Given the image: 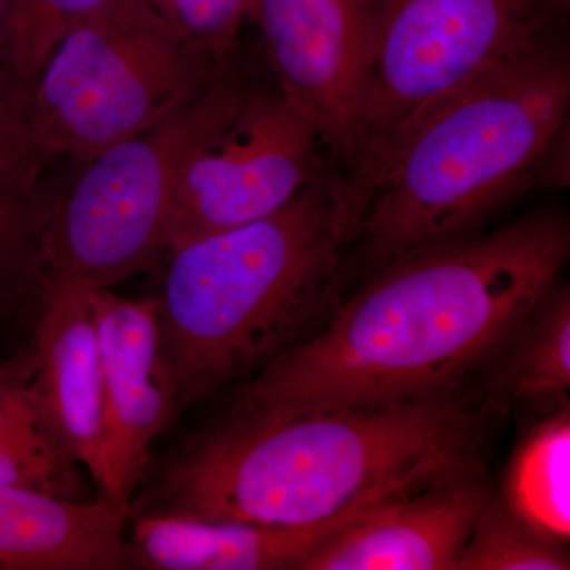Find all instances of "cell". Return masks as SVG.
I'll list each match as a JSON object with an SVG mask.
<instances>
[{"instance_id":"6da1fadb","label":"cell","mask_w":570,"mask_h":570,"mask_svg":"<svg viewBox=\"0 0 570 570\" xmlns=\"http://www.w3.org/2000/svg\"><path fill=\"white\" fill-rule=\"evenodd\" d=\"M569 254L568 219L546 212L400 258L243 381L232 407L288 417L456 392L560 281Z\"/></svg>"},{"instance_id":"7a4b0ae2","label":"cell","mask_w":570,"mask_h":570,"mask_svg":"<svg viewBox=\"0 0 570 570\" xmlns=\"http://www.w3.org/2000/svg\"><path fill=\"white\" fill-rule=\"evenodd\" d=\"M485 419L461 390L288 417L230 407L153 471L130 515L318 527L487 474Z\"/></svg>"},{"instance_id":"3957f363","label":"cell","mask_w":570,"mask_h":570,"mask_svg":"<svg viewBox=\"0 0 570 570\" xmlns=\"http://www.w3.org/2000/svg\"><path fill=\"white\" fill-rule=\"evenodd\" d=\"M569 110L554 29L439 105L371 197L352 243L358 275L478 235L530 190L568 184Z\"/></svg>"},{"instance_id":"277c9868","label":"cell","mask_w":570,"mask_h":570,"mask_svg":"<svg viewBox=\"0 0 570 570\" xmlns=\"http://www.w3.org/2000/svg\"><path fill=\"white\" fill-rule=\"evenodd\" d=\"M344 247L326 171L272 216L167 253L154 299L176 414L317 332L341 302Z\"/></svg>"},{"instance_id":"5b68a950","label":"cell","mask_w":570,"mask_h":570,"mask_svg":"<svg viewBox=\"0 0 570 570\" xmlns=\"http://www.w3.org/2000/svg\"><path fill=\"white\" fill-rule=\"evenodd\" d=\"M543 0H365V77L354 142L332 179L344 245L379 181L439 105L554 29Z\"/></svg>"},{"instance_id":"8992f818","label":"cell","mask_w":570,"mask_h":570,"mask_svg":"<svg viewBox=\"0 0 570 570\" xmlns=\"http://www.w3.org/2000/svg\"><path fill=\"white\" fill-rule=\"evenodd\" d=\"M224 66L145 0H112L62 37L33 80L24 104L33 149L78 167L151 127Z\"/></svg>"},{"instance_id":"52a82bcc","label":"cell","mask_w":570,"mask_h":570,"mask_svg":"<svg viewBox=\"0 0 570 570\" xmlns=\"http://www.w3.org/2000/svg\"><path fill=\"white\" fill-rule=\"evenodd\" d=\"M242 71L234 59L151 127L78 165L45 235L43 283L111 288L164 253L184 164L219 121Z\"/></svg>"},{"instance_id":"ba28073f","label":"cell","mask_w":570,"mask_h":570,"mask_svg":"<svg viewBox=\"0 0 570 570\" xmlns=\"http://www.w3.org/2000/svg\"><path fill=\"white\" fill-rule=\"evenodd\" d=\"M322 151L273 78L243 70L219 121L184 164L164 253L279 212L328 171Z\"/></svg>"},{"instance_id":"9c48e42d","label":"cell","mask_w":570,"mask_h":570,"mask_svg":"<svg viewBox=\"0 0 570 570\" xmlns=\"http://www.w3.org/2000/svg\"><path fill=\"white\" fill-rule=\"evenodd\" d=\"M269 77L305 116L330 178L346 167L365 77V0H249Z\"/></svg>"},{"instance_id":"30bf717a","label":"cell","mask_w":570,"mask_h":570,"mask_svg":"<svg viewBox=\"0 0 570 570\" xmlns=\"http://www.w3.org/2000/svg\"><path fill=\"white\" fill-rule=\"evenodd\" d=\"M102 362L107 436L96 480L99 499L129 510L151 466L154 439L176 415L160 356L156 299L92 291Z\"/></svg>"},{"instance_id":"8fae6325","label":"cell","mask_w":570,"mask_h":570,"mask_svg":"<svg viewBox=\"0 0 570 570\" xmlns=\"http://www.w3.org/2000/svg\"><path fill=\"white\" fill-rule=\"evenodd\" d=\"M491 498L479 474L389 499L330 535L296 570H455Z\"/></svg>"},{"instance_id":"7c38bea8","label":"cell","mask_w":570,"mask_h":570,"mask_svg":"<svg viewBox=\"0 0 570 570\" xmlns=\"http://www.w3.org/2000/svg\"><path fill=\"white\" fill-rule=\"evenodd\" d=\"M31 356L33 389L48 425L70 459L96 482L107 407L92 288L45 281Z\"/></svg>"},{"instance_id":"4fadbf2b","label":"cell","mask_w":570,"mask_h":570,"mask_svg":"<svg viewBox=\"0 0 570 570\" xmlns=\"http://www.w3.org/2000/svg\"><path fill=\"white\" fill-rule=\"evenodd\" d=\"M129 510L0 485V569H130Z\"/></svg>"},{"instance_id":"5bb4252c","label":"cell","mask_w":570,"mask_h":570,"mask_svg":"<svg viewBox=\"0 0 570 570\" xmlns=\"http://www.w3.org/2000/svg\"><path fill=\"white\" fill-rule=\"evenodd\" d=\"M373 508L311 528H268L157 513L130 515V569L296 570L324 540Z\"/></svg>"},{"instance_id":"9a60e30c","label":"cell","mask_w":570,"mask_h":570,"mask_svg":"<svg viewBox=\"0 0 570 570\" xmlns=\"http://www.w3.org/2000/svg\"><path fill=\"white\" fill-rule=\"evenodd\" d=\"M479 374H483L487 417L505 414L515 401L566 395L570 389L569 285L558 281Z\"/></svg>"},{"instance_id":"2e32d148","label":"cell","mask_w":570,"mask_h":570,"mask_svg":"<svg viewBox=\"0 0 570 570\" xmlns=\"http://www.w3.org/2000/svg\"><path fill=\"white\" fill-rule=\"evenodd\" d=\"M0 485L85 501L78 464L52 433L37 400L31 352L0 366Z\"/></svg>"},{"instance_id":"e0dca14e","label":"cell","mask_w":570,"mask_h":570,"mask_svg":"<svg viewBox=\"0 0 570 570\" xmlns=\"http://www.w3.org/2000/svg\"><path fill=\"white\" fill-rule=\"evenodd\" d=\"M530 530L557 546L570 539V414L532 428L513 453L499 499Z\"/></svg>"},{"instance_id":"ac0fdd59","label":"cell","mask_w":570,"mask_h":570,"mask_svg":"<svg viewBox=\"0 0 570 570\" xmlns=\"http://www.w3.org/2000/svg\"><path fill=\"white\" fill-rule=\"evenodd\" d=\"M61 187L41 174L0 176V307L40 295L45 235Z\"/></svg>"},{"instance_id":"d6986e66","label":"cell","mask_w":570,"mask_h":570,"mask_svg":"<svg viewBox=\"0 0 570 570\" xmlns=\"http://www.w3.org/2000/svg\"><path fill=\"white\" fill-rule=\"evenodd\" d=\"M112 0H10L9 77L26 104L33 80L56 45Z\"/></svg>"},{"instance_id":"ffe728a7","label":"cell","mask_w":570,"mask_h":570,"mask_svg":"<svg viewBox=\"0 0 570 570\" xmlns=\"http://www.w3.org/2000/svg\"><path fill=\"white\" fill-rule=\"evenodd\" d=\"M564 547L540 538L491 498L461 550L455 570H568Z\"/></svg>"},{"instance_id":"44dd1931","label":"cell","mask_w":570,"mask_h":570,"mask_svg":"<svg viewBox=\"0 0 570 570\" xmlns=\"http://www.w3.org/2000/svg\"><path fill=\"white\" fill-rule=\"evenodd\" d=\"M195 50L224 66L234 61L249 0H145Z\"/></svg>"},{"instance_id":"7402d4cb","label":"cell","mask_w":570,"mask_h":570,"mask_svg":"<svg viewBox=\"0 0 570 570\" xmlns=\"http://www.w3.org/2000/svg\"><path fill=\"white\" fill-rule=\"evenodd\" d=\"M47 165L33 149L21 100L0 78V176L39 175Z\"/></svg>"},{"instance_id":"603a6c76","label":"cell","mask_w":570,"mask_h":570,"mask_svg":"<svg viewBox=\"0 0 570 570\" xmlns=\"http://www.w3.org/2000/svg\"><path fill=\"white\" fill-rule=\"evenodd\" d=\"M10 29V0H0V78L13 89L9 77V63H7V51H9Z\"/></svg>"},{"instance_id":"cb8c5ba5","label":"cell","mask_w":570,"mask_h":570,"mask_svg":"<svg viewBox=\"0 0 570 570\" xmlns=\"http://www.w3.org/2000/svg\"><path fill=\"white\" fill-rule=\"evenodd\" d=\"M543 2L549 3L551 9L558 11L560 14L566 13L570 6V0H543Z\"/></svg>"}]
</instances>
